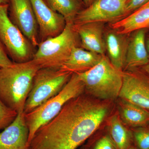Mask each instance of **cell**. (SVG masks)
<instances>
[{"instance_id":"cell-6","label":"cell","mask_w":149,"mask_h":149,"mask_svg":"<svg viewBox=\"0 0 149 149\" xmlns=\"http://www.w3.org/2000/svg\"><path fill=\"white\" fill-rule=\"evenodd\" d=\"M72 74L60 68H40L34 77L24 105V113L30 112L58 94L69 81Z\"/></svg>"},{"instance_id":"cell-10","label":"cell","mask_w":149,"mask_h":149,"mask_svg":"<svg viewBox=\"0 0 149 149\" xmlns=\"http://www.w3.org/2000/svg\"><path fill=\"white\" fill-rule=\"evenodd\" d=\"M8 15L34 47H38L39 29L30 0H10Z\"/></svg>"},{"instance_id":"cell-22","label":"cell","mask_w":149,"mask_h":149,"mask_svg":"<svg viewBox=\"0 0 149 149\" xmlns=\"http://www.w3.org/2000/svg\"><path fill=\"white\" fill-rule=\"evenodd\" d=\"M17 113L0 100V130L4 129L13 122Z\"/></svg>"},{"instance_id":"cell-3","label":"cell","mask_w":149,"mask_h":149,"mask_svg":"<svg viewBox=\"0 0 149 149\" xmlns=\"http://www.w3.org/2000/svg\"><path fill=\"white\" fill-rule=\"evenodd\" d=\"M123 72L111 64L105 55L88 71L76 73L85 85V91L101 100H114L119 96L123 83Z\"/></svg>"},{"instance_id":"cell-18","label":"cell","mask_w":149,"mask_h":149,"mask_svg":"<svg viewBox=\"0 0 149 149\" xmlns=\"http://www.w3.org/2000/svg\"><path fill=\"white\" fill-rule=\"evenodd\" d=\"M119 103V113L122 122L135 128L149 125V111L122 99Z\"/></svg>"},{"instance_id":"cell-29","label":"cell","mask_w":149,"mask_h":149,"mask_svg":"<svg viewBox=\"0 0 149 149\" xmlns=\"http://www.w3.org/2000/svg\"><path fill=\"white\" fill-rule=\"evenodd\" d=\"M10 0H0V5L8 4Z\"/></svg>"},{"instance_id":"cell-32","label":"cell","mask_w":149,"mask_h":149,"mask_svg":"<svg viewBox=\"0 0 149 149\" xmlns=\"http://www.w3.org/2000/svg\"><path fill=\"white\" fill-rule=\"evenodd\" d=\"M148 126H149L148 128H149V125H148Z\"/></svg>"},{"instance_id":"cell-27","label":"cell","mask_w":149,"mask_h":149,"mask_svg":"<svg viewBox=\"0 0 149 149\" xmlns=\"http://www.w3.org/2000/svg\"><path fill=\"white\" fill-rule=\"evenodd\" d=\"M146 44L147 52H148V55L149 58V35L147 36V37L146 35Z\"/></svg>"},{"instance_id":"cell-28","label":"cell","mask_w":149,"mask_h":149,"mask_svg":"<svg viewBox=\"0 0 149 149\" xmlns=\"http://www.w3.org/2000/svg\"><path fill=\"white\" fill-rule=\"evenodd\" d=\"M94 0H82V2L84 3L86 6L88 7V6L91 4V3L93 2Z\"/></svg>"},{"instance_id":"cell-16","label":"cell","mask_w":149,"mask_h":149,"mask_svg":"<svg viewBox=\"0 0 149 149\" xmlns=\"http://www.w3.org/2000/svg\"><path fill=\"white\" fill-rule=\"evenodd\" d=\"M109 27L124 35L149 28V2L127 16L111 23Z\"/></svg>"},{"instance_id":"cell-4","label":"cell","mask_w":149,"mask_h":149,"mask_svg":"<svg viewBox=\"0 0 149 149\" xmlns=\"http://www.w3.org/2000/svg\"><path fill=\"white\" fill-rule=\"evenodd\" d=\"M85 92L84 83L77 73H73L69 81L58 94L26 113L25 120L29 131V146L39 128L54 118L66 103Z\"/></svg>"},{"instance_id":"cell-13","label":"cell","mask_w":149,"mask_h":149,"mask_svg":"<svg viewBox=\"0 0 149 149\" xmlns=\"http://www.w3.org/2000/svg\"><path fill=\"white\" fill-rule=\"evenodd\" d=\"M104 24L101 22H92L77 25L73 24L79 36L81 47L101 55H105Z\"/></svg>"},{"instance_id":"cell-9","label":"cell","mask_w":149,"mask_h":149,"mask_svg":"<svg viewBox=\"0 0 149 149\" xmlns=\"http://www.w3.org/2000/svg\"><path fill=\"white\" fill-rule=\"evenodd\" d=\"M118 97L149 111V76L139 68L123 71Z\"/></svg>"},{"instance_id":"cell-21","label":"cell","mask_w":149,"mask_h":149,"mask_svg":"<svg viewBox=\"0 0 149 149\" xmlns=\"http://www.w3.org/2000/svg\"><path fill=\"white\" fill-rule=\"evenodd\" d=\"M132 133L136 147L139 149H149V128H137Z\"/></svg>"},{"instance_id":"cell-8","label":"cell","mask_w":149,"mask_h":149,"mask_svg":"<svg viewBox=\"0 0 149 149\" xmlns=\"http://www.w3.org/2000/svg\"><path fill=\"white\" fill-rule=\"evenodd\" d=\"M128 0H94L77 13L73 21L77 25L92 22H113L126 16Z\"/></svg>"},{"instance_id":"cell-24","label":"cell","mask_w":149,"mask_h":149,"mask_svg":"<svg viewBox=\"0 0 149 149\" xmlns=\"http://www.w3.org/2000/svg\"><path fill=\"white\" fill-rule=\"evenodd\" d=\"M149 2V0H128L126 6V16Z\"/></svg>"},{"instance_id":"cell-19","label":"cell","mask_w":149,"mask_h":149,"mask_svg":"<svg viewBox=\"0 0 149 149\" xmlns=\"http://www.w3.org/2000/svg\"><path fill=\"white\" fill-rule=\"evenodd\" d=\"M109 126V136L117 149H128L132 146L133 133L125 127L117 114L110 117Z\"/></svg>"},{"instance_id":"cell-20","label":"cell","mask_w":149,"mask_h":149,"mask_svg":"<svg viewBox=\"0 0 149 149\" xmlns=\"http://www.w3.org/2000/svg\"><path fill=\"white\" fill-rule=\"evenodd\" d=\"M50 8L61 15L67 23H73L77 13L82 10L80 0H44Z\"/></svg>"},{"instance_id":"cell-26","label":"cell","mask_w":149,"mask_h":149,"mask_svg":"<svg viewBox=\"0 0 149 149\" xmlns=\"http://www.w3.org/2000/svg\"><path fill=\"white\" fill-rule=\"evenodd\" d=\"M141 70L149 76V63L146 65L141 68Z\"/></svg>"},{"instance_id":"cell-33","label":"cell","mask_w":149,"mask_h":149,"mask_svg":"<svg viewBox=\"0 0 149 149\" xmlns=\"http://www.w3.org/2000/svg\"><path fill=\"white\" fill-rule=\"evenodd\" d=\"M80 1H81V0H80Z\"/></svg>"},{"instance_id":"cell-31","label":"cell","mask_w":149,"mask_h":149,"mask_svg":"<svg viewBox=\"0 0 149 149\" xmlns=\"http://www.w3.org/2000/svg\"><path fill=\"white\" fill-rule=\"evenodd\" d=\"M78 149H88V148H84V147H81V148H79Z\"/></svg>"},{"instance_id":"cell-17","label":"cell","mask_w":149,"mask_h":149,"mask_svg":"<svg viewBox=\"0 0 149 149\" xmlns=\"http://www.w3.org/2000/svg\"><path fill=\"white\" fill-rule=\"evenodd\" d=\"M102 56L81 47H75L60 69L73 73L85 72L97 64Z\"/></svg>"},{"instance_id":"cell-25","label":"cell","mask_w":149,"mask_h":149,"mask_svg":"<svg viewBox=\"0 0 149 149\" xmlns=\"http://www.w3.org/2000/svg\"><path fill=\"white\" fill-rule=\"evenodd\" d=\"M8 55L4 46L0 40V68L10 66L13 63Z\"/></svg>"},{"instance_id":"cell-12","label":"cell","mask_w":149,"mask_h":149,"mask_svg":"<svg viewBox=\"0 0 149 149\" xmlns=\"http://www.w3.org/2000/svg\"><path fill=\"white\" fill-rule=\"evenodd\" d=\"M24 111L0 133V149H29V129Z\"/></svg>"},{"instance_id":"cell-23","label":"cell","mask_w":149,"mask_h":149,"mask_svg":"<svg viewBox=\"0 0 149 149\" xmlns=\"http://www.w3.org/2000/svg\"><path fill=\"white\" fill-rule=\"evenodd\" d=\"M93 149H117L110 136H103L96 142Z\"/></svg>"},{"instance_id":"cell-15","label":"cell","mask_w":149,"mask_h":149,"mask_svg":"<svg viewBox=\"0 0 149 149\" xmlns=\"http://www.w3.org/2000/svg\"><path fill=\"white\" fill-rule=\"evenodd\" d=\"M128 35L120 34L110 27L105 29L104 32L107 56L111 64L120 71H123L125 67Z\"/></svg>"},{"instance_id":"cell-7","label":"cell","mask_w":149,"mask_h":149,"mask_svg":"<svg viewBox=\"0 0 149 149\" xmlns=\"http://www.w3.org/2000/svg\"><path fill=\"white\" fill-rule=\"evenodd\" d=\"M0 40L14 62H25L33 58L34 47L10 20L8 4L0 5Z\"/></svg>"},{"instance_id":"cell-14","label":"cell","mask_w":149,"mask_h":149,"mask_svg":"<svg viewBox=\"0 0 149 149\" xmlns=\"http://www.w3.org/2000/svg\"><path fill=\"white\" fill-rule=\"evenodd\" d=\"M147 29L136 30L129 37L124 70L139 68L149 63L146 44Z\"/></svg>"},{"instance_id":"cell-30","label":"cell","mask_w":149,"mask_h":149,"mask_svg":"<svg viewBox=\"0 0 149 149\" xmlns=\"http://www.w3.org/2000/svg\"><path fill=\"white\" fill-rule=\"evenodd\" d=\"M128 149H139L137 148V147H136V146H131V147H130Z\"/></svg>"},{"instance_id":"cell-2","label":"cell","mask_w":149,"mask_h":149,"mask_svg":"<svg viewBox=\"0 0 149 149\" xmlns=\"http://www.w3.org/2000/svg\"><path fill=\"white\" fill-rule=\"evenodd\" d=\"M40 68L32 60L0 68V100L17 113L24 111L35 74Z\"/></svg>"},{"instance_id":"cell-1","label":"cell","mask_w":149,"mask_h":149,"mask_svg":"<svg viewBox=\"0 0 149 149\" xmlns=\"http://www.w3.org/2000/svg\"><path fill=\"white\" fill-rule=\"evenodd\" d=\"M109 104L83 93L71 99L52 120L39 128L29 149H78L109 113Z\"/></svg>"},{"instance_id":"cell-11","label":"cell","mask_w":149,"mask_h":149,"mask_svg":"<svg viewBox=\"0 0 149 149\" xmlns=\"http://www.w3.org/2000/svg\"><path fill=\"white\" fill-rule=\"evenodd\" d=\"M39 29L40 42L56 37L64 30L65 19L49 7L44 0H30Z\"/></svg>"},{"instance_id":"cell-5","label":"cell","mask_w":149,"mask_h":149,"mask_svg":"<svg viewBox=\"0 0 149 149\" xmlns=\"http://www.w3.org/2000/svg\"><path fill=\"white\" fill-rule=\"evenodd\" d=\"M79 42L73 23H67L59 35L40 43L32 60L40 68L59 69L69 58L73 49L79 47Z\"/></svg>"}]
</instances>
